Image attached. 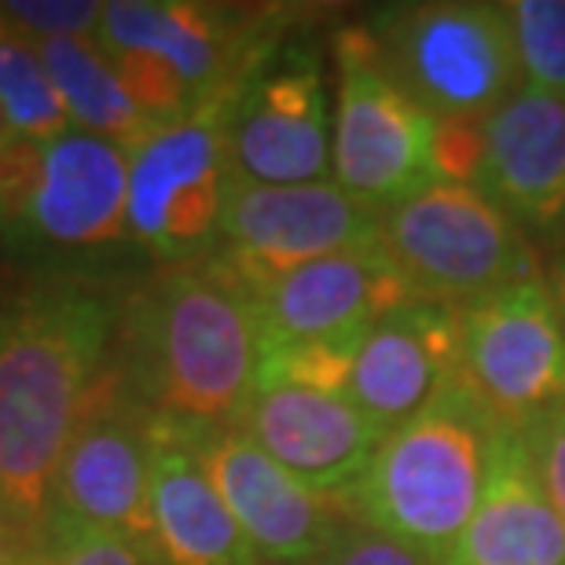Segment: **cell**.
Listing matches in <instances>:
<instances>
[{
	"label": "cell",
	"mask_w": 565,
	"mask_h": 565,
	"mask_svg": "<svg viewBox=\"0 0 565 565\" xmlns=\"http://www.w3.org/2000/svg\"><path fill=\"white\" fill-rule=\"evenodd\" d=\"M118 309L88 276L38 273L0 298V518L44 522L52 478L115 353Z\"/></svg>",
	"instance_id": "6da1fadb"
},
{
	"label": "cell",
	"mask_w": 565,
	"mask_h": 565,
	"mask_svg": "<svg viewBox=\"0 0 565 565\" xmlns=\"http://www.w3.org/2000/svg\"><path fill=\"white\" fill-rule=\"evenodd\" d=\"M110 367L151 419L239 426L262 371L250 294L213 257L162 268L118 309Z\"/></svg>",
	"instance_id": "7a4b0ae2"
},
{
	"label": "cell",
	"mask_w": 565,
	"mask_h": 565,
	"mask_svg": "<svg viewBox=\"0 0 565 565\" xmlns=\"http://www.w3.org/2000/svg\"><path fill=\"white\" fill-rule=\"evenodd\" d=\"M503 434L507 429L456 371L415 419L386 434L364 481L349 492V511L360 525L445 562L478 511Z\"/></svg>",
	"instance_id": "3957f363"
},
{
	"label": "cell",
	"mask_w": 565,
	"mask_h": 565,
	"mask_svg": "<svg viewBox=\"0 0 565 565\" xmlns=\"http://www.w3.org/2000/svg\"><path fill=\"white\" fill-rule=\"evenodd\" d=\"M235 93L213 96L195 115L158 126L129 151V235L162 268L199 265L221 246Z\"/></svg>",
	"instance_id": "277c9868"
},
{
	"label": "cell",
	"mask_w": 565,
	"mask_h": 565,
	"mask_svg": "<svg viewBox=\"0 0 565 565\" xmlns=\"http://www.w3.org/2000/svg\"><path fill=\"white\" fill-rule=\"evenodd\" d=\"M338 96L331 169L338 188L386 213L434 184V115L382 63L375 30L345 26L334 38Z\"/></svg>",
	"instance_id": "5b68a950"
},
{
	"label": "cell",
	"mask_w": 565,
	"mask_h": 565,
	"mask_svg": "<svg viewBox=\"0 0 565 565\" xmlns=\"http://www.w3.org/2000/svg\"><path fill=\"white\" fill-rule=\"evenodd\" d=\"M382 63L434 118L492 115L522 77L507 4H404L379 19Z\"/></svg>",
	"instance_id": "8992f818"
},
{
	"label": "cell",
	"mask_w": 565,
	"mask_h": 565,
	"mask_svg": "<svg viewBox=\"0 0 565 565\" xmlns=\"http://www.w3.org/2000/svg\"><path fill=\"white\" fill-rule=\"evenodd\" d=\"M382 243L415 298L462 305L533 279L518 224L473 184L434 180L382 213Z\"/></svg>",
	"instance_id": "52a82bcc"
},
{
	"label": "cell",
	"mask_w": 565,
	"mask_h": 565,
	"mask_svg": "<svg viewBox=\"0 0 565 565\" xmlns=\"http://www.w3.org/2000/svg\"><path fill=\"white\" fill-rule=\"evenodd\" d=\"M0 243L38 273L66 276H88L99 257L132 246L129 151L85 129L49 140L26 210Z\"/></svg>",
	"instance_id": "ba28073f"
},
{
	"label": "cell",
	"mask_w": 565,
	"mask_h": 565,
	"mask_svg": "<svg viewBox=\"0 0 565 565\" xmlns=\"http://www.w3.org/2000/svg\"><path fill=\"white\" fill-rule=\"evenodd\" d=\"M371 246H382V213L338 180L276 188L228 177L213 262L254 298L294 268Z\"/></svg>",
	"instance_id": "9c48e42d"
},
{
	"label": "cell",
	"mask_w": 565,
	"mask_h": 565,
	"mask_svg": "<svg viewBox=\"0 0 565 565\" xmlns=\"http://www.w3.org/2000/svg\"><path fill=\"white\" fill-rule=\"evenodd\" d=\"M38 529L52 540L115 533L151 551V429L110 364L55 467Z\"/></svg>",
	"instance_id": "30bf717a"
},
{
	"label": "cell",
	"mask_w": 565,
	"mask_h": 565,
	"mask_svg": "<svg viewBox=\"0 0 565 565\" xmlns=\"http://www.w3.org/2000/svg\"><path fill=\"white\" fill-rule=\"evenodd\" d=\"M459 375L511 434L565 401V331L547 282L533 276L462 305Z\"/></svg>",
	"instance_id": "8fae6325"
},
{
	"label": "cell",
	"mask_w": 565,
	"mask_h": 565,
	"mask_svg": "<svg viewBox=\"0 0 565 565\" xmlns=\"http://www.w3.org/2000/svg\"><path fill=\"white\" fill-rule=\"evenodd\" d=\"M331 96L320 52L276 41L250 71L232 104V177L250 184H316L331 173Z\"/></svg>",
	"instance_id": "7c38bea8"
},
{
	"label": "cell",
	"mask_w": 565,
	"mask_h": 565,
	"mask_svg": "<svg viewBox=\"0 0 565 565\" xmlns=\"http://www.w3.org/2000/svg\"><path fill=\"white\" fill-rule=\"evenodd\" d=\"M173 426L217 484L221 500L262 562L312 565L349 525H356L345 500L301 484L273 456H265L243 426Z\"/></svg>",
	"instance_id": "4fadbf2b"
},
{
	"label": "cell",
	"mask_w": 565,
	"mask_h": 565,
	"mask_svg": "<svg viewBox=\"0 0 565 565\" xmlns=\"http://www.w3.org/2000/svg\"><path fill=\"white\" fill-rule=\"evenodd\" d=\"M96 49L151 52L166 60L195 96L235 93L246 71L279 41L273 15H246L239 8L191 4V0H115L104 4Z\"/></svg>",
	"instance_id": "5bb4252c"
},
{
	"label": "cell",
	"mask_w": 565,
	"mask_h": 565,
	"mask_svg": "<svg viewBox=\"0 0 565 565\" xmlns=\"http://www.w3.org/2000/svg\"><path fill=\"white\" fill-rule=\"evenodd\" d=\"M412 298L415 290L382 243L294 268L250 301L265 349L287 342H364Z\"/></svg>",
	"instance_id": "9a60e30c"
},
{
	"label": "cell",
	"mask_w": 565,
	"mask_h": 565,
	"mask_svg": "<svg viewBox=\"0 0 565 565\" xmlns=\"http://www.w3.org/2000/svg\"><path fill=\"white\" fill-rule=\"evenodd\" d=\"M239 426L301 484L345 503L386 440L349 397L301 386H257Z\"/></svg>",
	"instance_id": "2e32d148"
},
{
	"label": "cell",
	"mask_w": 565,
	"mask_h": 565,
	"mask_svg": "<svg viewBox=\"0 0 565 565\" xmlns=\"http://www.w3.org/2000/svg\"><path fill=\"white\" fill-rule=\"evenodd\" d=\"M459 371V309L426 298L404 301L360 342L345 397L393 434L415 419Z\"/></svg>",
	"instance_id": "e0dca14e"
},
{
	"label": "cell",
	"mask_w": 565,
	"mask_h": 565,
	"mask_svg": "<svg viewBox=\"0 0 565 565\" xmlns=\"http://www.w3.org/2000/svg\"><path fill=\"white\" fill-rule=\"evenodd\" d=\"M514 224L565 228V99L540 88L518 93L489 115L478 184Z\"/></svg>",
	"instance_id": "ac0fdd59"
},
{
	"label": "cell",
	"mask_w": 565,
	"mask_h": 565,
	"mask_svg": "<svg viewBox=\"0 0 565 565\" xmlns=\"http://www.w3.org/2000/svg\"><path fill=\"white\" fill-rule=\"evenodd\" d=\"M151 555L158 565H265L173 423L151 419Z\"/></svg>",
	"instance_id": "d6986e66"
},
{
	"label": "cell",
	"mask_w": 565,
	"mask_h": 565,
	"mask_svg": "<svg viewBox=\"0 0 565 565\" xmlns=\"http://www.w3.org/2000/svg\"><path fill=\"white\" fill-rule=\"evenodd\" d=\"M440 565H565V522L540 489L522 434L500 437L478 511Z\"/></svg>",
	"instance_id": "ffe728a7"
},
{
	"label": "cell",
	"mask_w": 565,
	"mask_h": 565,
	"mask_svg": "<svg viewBox=\"0 0 565 565\" xmlns=\"http://www.w3.org/2000/svg\"><path fill=\"white\" fill-rule=\"evenodd\" d=\"M33 44H38V55L74 129L115 140L126 151L140 147L158 129L140 115V107L129 99L115 66L107 63V55L96 44L77 38H49Z\"/></svg>",
	"instance_id": "44dd1931"
},
{
	"label": "cell",
	"mask_w": 565,
	"mask_h": 565,
	"mask_svg": "<svg viewBox=\"0 0 565 565\" xmlns=\"http://www.w3.org/2000/svg\"><path fill=\"white\" fill-rule=\"evenodd\" d=\"M0 110L22 140L49 143L71 126L60 93L44 71L38 44L22 41V33L0 26Z\"/></svg>",
	"instance_id": "7402d4cb"
},
{
	"label": "cell",
	"mask_w": 565,
	"mask_h": 565,
	"mask_svg": "<svg viewBox=\"0 0 565 565\" xmlns=\"http://www.w3.org/2000/svg\"><path fill=\"white\" fill-rule=\"evenodd\" d=\"M507 8L529 88L565 99V0H514Z\"/></svg>",
	"instance_id": "603a6c76"
},
{
	"label": "cell",
	"mask_w": 565,
	"mask_h": 565,
	"mask_svg": "<svg viewBox=\"0 0 565 565\" xmlns=\"http://www.w3.org/2000/svg\"><path fill=\"white\" fill-rule=\"evenodd\" d=\"M360 342H287L262 349L257 386H301L345 397Z\"/></svg>",
	"instance_id": "cb8c5ba5"
},
{
	"label": "cell",
	"mask_w": 565,
	"mask_h": 565,
	"mask_svg": "<svg viewBox=\"0 0 565 565\" xmlns=\"http://www.w3.org/2000/svg\"><path fill=\"white\" fill-rule=\"evenodd\" d=\"M489 140V115H445L434 121V177L448 184H478Z\"/></svg>",
	"instance_id": "d4e9b609"
},
{
	"label": "cell",
	"mask_w": 565,
	"mask_h": 565,
	"mask_svg": "<svg viewBox=\"0 0 565 565\" xmlns=\"http://www.w3.org/2000/svg\"><path fill=\"white\" fill-rule=\"evenodd\" d=\"M0 19L15 30L38 33V41L49 38H77L85 41L88 33L96 38L104 4L96 0H4Z\"/></svg>",
	"instance_id": "484cf974"
},
{
	"label": "cell",
	"mask_w": 565,
	"mask_h": 565,
	"mask_svg": "<svg viewBox=\"0 0 565 565\" xmlns=\"http://www.w3.org/2000/svg\"><path fill=\"white\" fill-rule=\"evenodd\" d=\"M312 565H440L429 551L367 525H349Z\"/></svg>",
	"instance_id": "4316f807"
},
{
	"label": "cell",
	"mask_w": 565,
	"mask_h": 565,
	"mask_svg": "<svg viewBox=\"0 0 565 565\" xmlns=\"http://www.w3.org/2000/svg\"><path fill=\"white\" fill-rule=\"evenodd\" d=\"M522 440L540 489H544L555 514L565 522V401L540 415L536 423H529L522 429Z\"/></svg>",
	"instance_id": "83f0119b"
},
{
	"label": "cell",
	"mask_w": 565,
	"mask_h": 565,
	"mask_svg": "<svg viewBox=\"0 0 565 565\" xmlns=\"http://www.w3.org/2000/svg\"><path fill=\"white\" fill-rule=\"evenodd\" d=\"M44 540H49L52 551L49 565H154L151 551L115 533H82L63 540L44 536Z\"/></svg>",
	"instance_id": "f1b7e54d"
},
{
	"label": "cell",
	"mask_w": 565,
	"mask_h": 565,
	"mask_svg": "<svg viewBox=\"0 0 565 565\" xmlns=\"http://www.w3.org/2000/svg\"><path fill=\"white\" fill-rule=\"evenodd\" d=\"M52 551L41 529L15 525L0 518V565H49Z\"/></svg>",
	"instance_id": "f546056e"
},
{
	"label": "cell",
	"mask_w": 565,
	"mask_h": 565,
	"mask_svg": "<svg viewBox=\"0 0 565 565\" xmlns=\"http://www.w3.org/2000/svg\"><path fill=\"white\" fill-rule=\"evenodd\" d=\"M551 298H555V309H558V320H562V331H565V265L555 268V282H551Z\"/></svg>",
	"instance_id": "4dcf8cb0"
},
{
	"label": "cell",
	"mask_w": 565,
	"mask_h": 565,
	"mask_svg": "<svg viewBox=\"0 0 565 565\" xmlns=\"http://www.w3.org/2000/svg\"><path fill=\"white\" fill-rule=\"evenodd\" d=\"M11 140H19V137H15V129H11L8 115H4V110H0V151H4V147H8Z\"/></svg>",
	"instance_id": "1f68e13d"
}]
</instances>
